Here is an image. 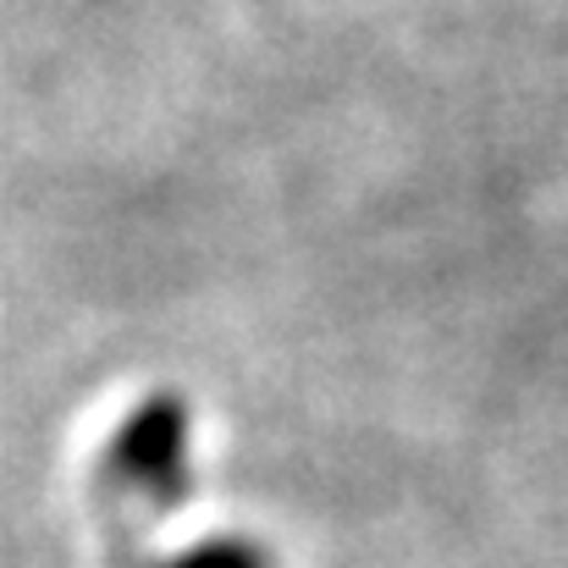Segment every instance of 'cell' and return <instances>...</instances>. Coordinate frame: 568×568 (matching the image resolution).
<instances>
[{"instance_id":"obj_2","label":"cell","mask_w":568,"mask_h":568,"mask_svg":"<svg viewBox=\"0 0 568 568\" xmlns=\"http://www.w3.org/2000/svg\"><path fill=\"white\" fill-rule=\"evenodd\" d=\"M139 568H276V552L254 536H204L172 558H139Z\"/></svg>"},{"instance_id":"obj_1","label":"cell","mask_w":568,"mask_h":568,"mask_svg":"<svg viewBox=\"0 0 568 568\" xmlns=\"http://www.w3.org/2000/svg\"><path fill=\"white\" fill-rule=\"evenodd\" d=\"M100 491L116 508L166 519L193 497V403L161 386L139 397L100 458Z\"/></svg>"}]
</instances>
